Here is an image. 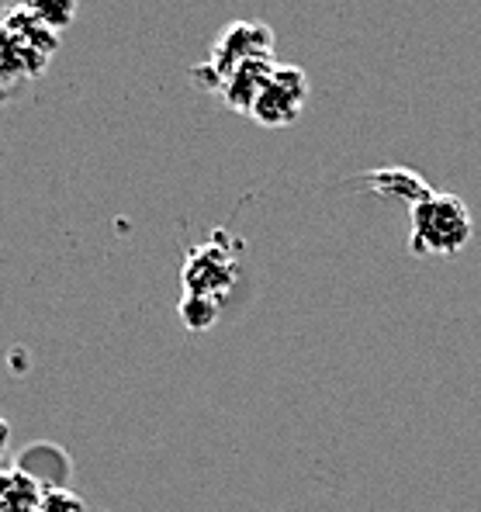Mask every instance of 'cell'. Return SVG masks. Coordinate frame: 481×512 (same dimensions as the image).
<instances>
[{
  "mask_svg": "<svg viewBox=\"0 0 481 512\" xmlns=\"http://www.w3.org/2000/svg\"><path fill=\"white\" fill-rule=\"evenodd\" d=\"M42 492V481L32 471H0V512H35L42 502Z\"/></svg>",
  "mask_w": 481,
  "mask_h": 512,
  "instance_id": "7",
  "label": "cell"
},
{
  "mask_svg": "<svg viewBox=\"0 0 481 512\" xmlns=\"http://www.w3.org/2000/svg\"><path fill=\"white\" fill-rule=\"evenodd\" d=\"M475 236L471 208L457 194L426 191L409 205V250L416 256H457Z\"/></svg>",
  "mask_w": 481,
  "mask_h": 512,
  "instance_id": "1",
  "label": "cell"
},
{
  "mask_svg": "<svg viewBox=\"0 0 481 512\" xmlns=\"http://www.w3.org/2000/svg\"><path fill=\"white\" fill-rule=\"evenodd\" d=\"M180 322H184V329H191V333H208V329L219 322V312H222V301L219 298H208V295H187L180 298Z\"/></svg>",
  "mask_w": 481,
  "mask_h": 512,
  "instance_id": "9",
  "label": "cell"
},
{
  "mask_svg": "<svg viewBox=\"0 0 481 512\" xmlns=\"http://www.w3.org/2000/svg\"><path fill=\"white\" fill-rule=\"evenodd\" d=\"M236 246L229 239L215 236L208 243L194 246L191 253L184 256V267H180V284H184L187 295H208V298H219L225 301L236 288Z\"/></svg>",
  "mask_w": 481,
  "mask_h": 512,
  "instance_id": "3",
  "label": "cell"
},
{
  "mask_svg": "<svg viewBox=\"0 0 481 512\" xmlns=\"http://www.w3.org/2000/svg\"><path fill=\"white\" fill-rule=\"evenodd\" d=\"M371 184L378 187V191L385 194H395V198H405L412 205L416 198H423L426 191H430V184H426L423 177H419L416 170H378L371 177Z\"/></svg>",
  "mask_w": 481,
  "mask_h": 512,
  "instance_id": "10",
  "label": "cell"
},
{
  "mask_svg": "<svg viewBox=\"0 0 481 512\" xmlns=\"http://www.w3.org/2000/svg\"><path fill=\"white\" fill-rule=\"evenodd\" d=\"M274 66H277L274 56L239 63L236 70L222 80V87H219L222 101L229 104L232 111H239V115H250L253 101H257V94L263 90V84H267V77H270V70H274Z\"/></svg>",
  "mask_w": 481,
  "mask_h": 512,
  "instance_id": "6",
  "label": "cell"
},
{
  "mask_svg": "<svg viewBox=\"0 0 481 512\" xmlns=\"http://www.w3.org/2000/svg\"><path fill=\"white\" fill-rule=\"evenodd\" d=\"M7 440H11V426H7L4 412H0V454L7 450Z\"/></svg>",
  "mask_w": 481,
  "mask_h": 512,
  "instance_id": "13",
  "label": "cell"
},
{
  "mask_svg": "<svg viewBox=\"0 0 481 512\" xmlns=\"http://www.w3.org/2000/svg\"><path fill=\"white\" fill-rule=\"evenodd\" d=\"M28 77H35V73L28 70V63L21 59V52L14 49V42L7 39L4 25H0V90L14 84V80H28Z\"/></svg>",
  "mask_w": 481,
  "mask_h": 512,
  "instance_id": "11",
  "label": "cell"
},
{
  "mask_svg": "<svg viewBox=\"0 0 481 512\" xmlns=\"http://www.w3.org/2000/svg\"><path fill=\"white\" fill-rule=\"evenodd\" d=\"M0 25H4L7 39L14 42V49L21 52V59L28 63V70L39 77L45 66H49L52 52L59 49V35L49 32V28H42L39 21H35L32 14L21 11V7H11V11L0 18Z\"/></svg>",
  "mask_w": 481,
  "mask_h": 512,
  "instance_id": "5",
  "label": "cell"
},
{
  "mask_svg": "<svg viewBox=\"0 0 481 512\" xmlns=\"http://www.w3.org/2000/svg\"><path fill=\"white\" fill-rule=\"evenodd\" d=\"M35 512H87V502L80 499L73 488L56 485V488H45L42 502H39V509H35Z\"/></svg>",
  "mask_w": 481,
  "mask_h": 512,
  "instance_id": "12",
  "label": "cell"
},
{
  "mask_svg": "<svg viewBox=\"0 0 481 512\" xmlns=\"http://www.w3.org/2000/svg\"><path fill=\"white\" fill-rule=\"evenodd\" d=\"M18 7L56 35L77 21V0H18Z\"/></svg>",
  "mask_w": 481,
  "mask_h": 512,
  "instance_id": "8",
  "label": "cell"
},
{
  "mask_svg": "<svg viewBox=\"0 0 481 512\" xmlns=\"http://www.w3.org/2000/svg\"><path fill=\"white\" fill-rule=\"evenodd\" d=\"M263 56H274V32L267 25H260V21H232V25H225L215 35L208 63L201 70H194V77H205V87L219 94L222 80L239 63H250V59Z\"/></svg>",
  "mask_w": 481,
  "mask_h": 512,
  "instance_id": "2",
  "label": "cell"
},
{
  "mask_svg": "<svg viewBox=\"0 0 481 512\" xmlns=\"http://www.w3.org/2000/svg\"><path fill=\"white\" fill-rule=\"evenodd\" d=\"M308 94H312V87H308V73L302 66L277 63L257 94V101H253L250 118L263 128H288L302 118Z\"/></svg>",
  "mask_w": 481,
  "mask_h": 512,
  "instance_id": "4",
  "label": "cell"
}]
</instances>
